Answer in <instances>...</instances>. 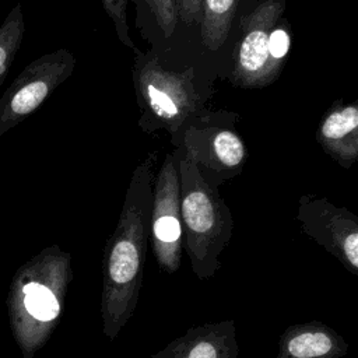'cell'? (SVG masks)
Wrapping results in <instances>:
<instances>
[{"instance_id": "10", "label": "cell", "mask_w": 358, "mask_h": 358, "mask_svg": "<svg viewBox=\"0 0 358 358\" xmlns=\"http://www.w3.org/2000/svg\"><path fill=\"white\" fill-rule=\"evenodd\" d=\"M236 323L232 319L192 326L150 358H238Z\"/></svg>"}, {"instance_id": "4", "label": "cell", "mask_w": 358, "mask_h": 358, "mask_svg": "<svg viewBox=\"0 0 358 358\" xmlns=\"http://www.w3.org/2000/svg\"><path fill=\"white\" fill-rule=\"evenodd\" d=\"M134 53L131 76L140 109V127L148 133H179L203 106V98L196 90L194 69L166 70L152 52Z\"/></svg>"}, {"instance_id": "11", "label": "cell", "mask_w": 358, "mask_h": 358, "mask_svg": "<svg viewBox=\"0 0 358 358\" xmlns=\"http://www.w3.org/2000/svg\"><path fill=\"white\" fill-rule=\"evenodd\" d=\"M316 141L340 166L350 168L358 158V102L336 101L319 122Z\"/></svg>"}, {"instance_id": "15", "label": "cell", "mask_w": 358, "mask_h": 358, "mask_svg": "<svg viewBox=\"0 0 358 358\" xmlns=\"http://www.w3.org/2000/svg\"><path fill=\"white\" fill-rule=\"evenodd\" d=\"M103 10L110 18L117 38L122 45L136 52L138 48L133 42L129 35V24H127V0H101Z\"/></svg>"}, {"instance_id": "9", "label": "cell", "mask_w": 358, "mask_h": 358, "mask_svg": "<svg viewBox=\"0 0 358 358\" xmlns=\"http://www.w3.org/2000/svg\"><path fill=\"white\" fill-rule=\"evenodd\" d=\"M180 131L182 157L201 173L210 172L227 179L242 171L248 148L236 131L214 124H187Z\"/></svg>"}, {"instance_id": "18", "label": "cell", "mask_w": 358, "mask_h": 358, "mask_svg": "<svg viewBox=\"0 0 358 358\" xmlns=\"http://www.w3.org/2000/svg\"><path fill=\"white\" fill-rule=\"evenodd\" d=\"M178 18L186 24H200L201 20V3L203 0H175Z\"/></svg>"}, {"instance_id": "14", "label": "cell", "mask_w": 358, "mask_h": 358, "mask_svg": "<svg viewBox=\"0 0 358 358\" xmlns=\"http://www.w3.org/2000/svg\"><path fill=\"white\" fill-rule=\"evenodd\" d=\"M24 32V14L21 4L17 3L0 25V85L4 83L21 48Z\"/></svg>"}, {"instance_id": "5", "label": "cell", "mask_w": 358, "mask_h": 358, "mask_svg": "<svg viewBox=\"0 0 358 358\" xmlns=\"http://www.w3.org/2000/svg\"><path fill=\"white\" fill-rule=\"evenodd\" d=\"M76 67L67 49L45 53L27 64L0 98V137L34 113Z\"/></svg>"}, {"instance_id": "6", "label": "cell", "mask_w": 358, "mask_h": 358, "mask_svg": "<svg viewBox=\"0 0 358 358\" xmlns=\"http://www.w3.org/2000/svg\"><path fill=\"white\" fill-rule=\"evenodd\" d=\"M158 268L165 274L179 270L182 262V221L179 206L178 158L166 154L154 179L150 238Z\"/></svg>"}, {"instance_id": "3", "label": "cell", "mask_w": 358, "mask_h": 358, "mask_svg": "<svg viewBox=\"0 0 358 358\" xmlns=\"http://www.w3.org/2000/svg\"><path fill=\"white\" fill-rule=\"evenodd\" d=\"M178 173L183 249L196 277L210 280L221 268L220 256L232 238L234 218L217 186L182 155Z\"/></svg>"}, {"instance_id": "2", "label": "cell", "mask_w": 358, "mask_h": 358, "mask_svg": "<svg viewBox=\"0 0 358 358\" xmlns=\"http://www.w3.org/2000/svg\"><path fill=\"white\" fill-rule=\"evenodd\" d=\"M73 280L71 255L43 248L14 273L6 298L13 338L22 358H34L56 330Z\"/></svg>"}, {"instance_id": "17", "label": "cell", "mask_w": 358, "mask_h": 358, "mask_svg": "<svg viewBox=\"0 0 358 358\" xmlns=\"http://www.w3.org/2000/svg\"><path fill=\"white\" fill-rule=\"evenodd\" d=\"M159 29L165 38H171L178 25V10L175 0H145Z\"/></svg>"}, {"instance_id": "7", "label": "cell", "mask_w": 358, "mask_h": 358, "mask_svg": "<svg viewBox=\"0 0 358 358\" xmlns=\"http://www.w3.org/2000/svg\"><path fill=\"white\" fill-rule=\"evenodd\" d=\"M301 232L315 241L352 275H358V217L326 197L303 194L298 200Z\"/></svg>"}, {"instance_id": "1", "label": "cell", "mask_w": 358, "mask_h": 358, "mask_svg": "<svg viewBox=\"0 0 358 358\" xmlns=\"http://www.w3.org/2000/svg\"><path fill=\"white\" fill-rule=\"evenodd\" d=\"M155 152L133 171L115 231L106 241L102 259L101 331L115 341L133 317L143 284L150 238Z\"/></svg>"}, {"instance_id": "16", "label": "cell", "mask_w": 358, "mask_h": 358, "mask_svg": "<svg viewBox=\"0 0 358 358\" xmlns=\"http://www.w3.org/2000/svg\"><path fill=\"white\" fill-rule=\"evenodd\" d=\"M289 49H291V34L285 24L278 25L277 22L270 34L268 53H270L271 64L278 74L282 70V66L285 63Z\"/></svg>"}, {"instance_id": "8", "label": "cell", "mask_w": 358, "mask_h": 358, "mask_svg": "<svg viewBox=\"0 0 358 358\" xmlns=\"http://www.w3.org/2000/svg\"><path fill=\"white\" fill-rule=\"evenodd\" d=\"M285 0H264L241 20L242 36L234 53L231 81L241 88H263L280 76L270 60L268 41L282 18Z\"/></svg>"}, {"instance_id": "12", "label": "cell", "mask_w": 358, "mask_h": 358, "mask_svg": "<svg viewBox=\"0 0 358 358\" xmlns=\"http://www.w3.org/2000/svg\"><path fill=\"white\" fill-rule=\"evenodd\" d=\"M348 343L319 320L288 326L278 340L275 358H344Z\"/></svg>"}, {"instance_id": "13", "label": "cell", "mask_w": 358, "mask_h": 358, "mask_svg": "<svg viewBox=\"0 0 358 358\" xmlns=\"http://www.w3.org/2000/svg\"><path fill=\"white\" fill-rule=\"evenodd\" d=\"M239 0H203L200 35L208 50H218L227 41Z\"/></svg>"}]
</instances>
